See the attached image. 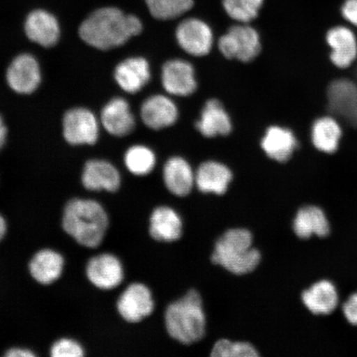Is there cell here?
<instances>
[{"instance_id": "obj_1", "label": "cell", "mask_w": 357, "mask_h": 357, "mask_svg": "<svg viewBox=\"0 0 357 357\" xmlns=\"http://www.w3.org/2000/svg\"><path fill=\"white\" fill-rule=\"evenodd\" d=\"M142 31V24L137 17L109 7L91 13L80 25L79 33L89 46L107 51L123 46Z\"/></svg>"}, {"instance_id": "obj_2", "label": "cell", "mask_w": 357, "mask_h": 357, "mask_svg": "<svg viewBox=\"0 0 357 357\" xmlns=\"http://www.w3.org/2000/svg\"><path fill=\"white\" fill-rule=\"evenodd\" d=\"M62 227L78 244L96 248L104 240L109 220L104 207L93 199H73L66 204Z\"/></svg>"}, {"instance_id": "obj_3", "label": "cell", "mask_w": 357, "mask_h": 357, "mask_svg": "<svg viewBox=\"0 0 357 357\" xmlns=\"http://www.w3.org/2000/svg\"><path fill=\"white\" fill-rule=\"evenodd\" d=\"M165 322L169 336L183 344H192L204 337L206 330L203 301L200 294L191 289L180 300L167 307Z\"/></svg>"}, {"instance_id": "obj_4", "label": "cell", "mask_w": 357, "mask_h": 357, "mask_svg": "<svg viewBox=\"0 0 357 357\" xmlns=\"http://www.w3.org/2000/svg\"><path fill=\"white\" fill-rule=\"evenodd\" d=\"M261 253L253 248L251 231L234 229L225 231L214 245L212 261L234 275L251 273L260 264Z\"/></svg>"}, {"instance_id": "obj_5", "label": "cell", "mask_w": 357, "mask_h": 357, "mask_svg": "<svg viewBox=\"0 0 357 357\" xmlns=\"http://www.w3.org/2000/svg\"><path fill=\"white\" fill-rule=\"evenodd\" d=\"M327 114L342 128H357V83L342 75L332 80L327 89Z\"/></svg>"}, {"instance_id": "obj_6", "label": "cell", "mask_w": 357, "mask_h": 357, "mask_svg": "<svg viewBox=\"0 0 357 357\" xmlns=\"http://www.w3.org/2000/svg\"><path fill=\"white\" fill-rule=\"evenodd\" d=\"M218 48L227 59L252 61L260 54L261 39L256 29L245 24L231 26L222 36Z\"/></svg>"}, {"instance_id": "obj_7", "label": "cell", "mask_w": 357, "mask_h": 357, "mask_svg": "<svg viewBox=\"0 0 357 357\" xmlns=\"http://www.w3.org/2000/svg\"><path fill=\"white\" fill-rule=\"evenodd\" d=\"M63 136L70 145H93L99 139V122L86 108H74L64 115Z\"/></svg>"}, {"instance_id": "obj_8", "label": "cell", "mask_w": 357, "mask_h": 357, "mask_svg": "<svg viewBox=\"0 0 357 357\" xmlns=\"http://www.w3.org/2000/svg\"><path fill=\"white\" fill-rule=\"evenodd\" d=\"M326 43L330 48V60L341 70L349 68L357 59V36L347 24L331 26L326 33Z\"/></svg>"}, {"instance_id": "obj_9", "label": "cell", "mask_w": 357, "mask_h": 357, "mask_svg": "<svg viewBox=\"0 0 357 357\" xmlns=\"http://www.w3.org/2000/svg\"><path fill=\"white\" fill-rule=\"evenodd\" d=\"M154 305L151 290L141 283L128 285L117 302L119 314L131 324L139 323L153 314Z\"/></svg>"}, {"instance_id": "obj_10", "label": "cell", "mask_w": 357, "mask_h": 357, "mask_svg": "<svg viewBox=\"0 0 357 357\" xmlns=\"http://www.w3.org/2000/svg\"><path fill=\"white\" fill-rule=\"evenodd\" d=\"M176 40L180 47L194 56H204L211 52L213 35L211 26L198 19H188L177 26Z\"/></svg>"}, {"instance_id": "obj_11", "label": "cell", "mask_w": 357, "mask_h": 357, "mask_svg": "<svg viewBox=\"0 0 357 357\" xmlns=\"http://www.w3.org/2000/svg\"><path fill=\"white\" fill-rule=\"evenodd\" d=\"M8 86L17 93L29 95L41 84V69L36 58L30 54H22L13 60L7 70Z\"/></svg>"}, {"instance_id": "obj_12", "label": "cell", "mask_w": 357, "mask_h": 357, "mask_svg": "<svg viewBox=\"0 0 357 357\" xmlns=\"http://www.w3.org/2000/svg\"><path fill=\"white\" fill-rule=\"evenodd\" d=\"M86 275L98 289L110 290L123 282L124 270L117 257L111 253H102L91 257L88 261Z\"/></svg>"}, {"instance_id": "obj_13", "label": "cell", "mask_w": 357, "mask_h": 357, "mask_svg": "<svg viewBox=\"0 0 357 357\" xmlns=\"http://www.w3.org/2000/svg\"><path fill=\"white\" fill-rule=\"evenodd\" d=\"M195 69L190 62L175 59L166 62L162 67V83L169 95L185 97L197 89Z\"/></svg>"}, {"instance_id": "obj_14", "label": "cell", "mask_w": 357, "mask_h": 357, "mask_svg": "<svg viewBox=\"0 0 357 357\" xmlns=\"http://www.w3.org/2000/svg\"><path fill=\"white\" fill-rule=\"evenodd\" d=\"M301 142L296 132L289 128L271 126L261 140V147L268 158L280 163L291 160L300 149Z\"/></svg>"}, {"instance_id": "obj_15", "label": "cell", "mask_w": 357, "mask_h": 357, "mask_svg": "<svg viewBox=\"0 0 357 357\" xmlns=\"http://www.w3.org/2000/svg\"><path fill=\"white\" fill-rule=\"evenodd\" d=\"M82 185L91 191L115 192L121 185V176L114 165L102 160H91L84 165Z\"/></svg>"}, {"instance_id": "obj_16", "label": "cell", "mask_w": 357, "mask_h": 357, "mask_svg": "<svg viewBox=\"0 0 357 357\" xmlns=\"http://www.w3.org/2000/svg\"><path fill=\"white\" fill-rule=\"evenodd\" d=\"M114 79L125 92H139L150 82L149 61L140 56L128 58L116 66Z\"/></svg>"}, {"instance_id": "obj_17", "label": "cell", "mask_w": 357, "mask_h": 357, "mask_svg": "<svg viewBox=\"0 0 357 357\" xmlns=\"http://www.w3.org/2000/svg\"><path fill=\"white\" fill-rule=\"evenodd\" d=\"M142 122L153 130L172 126L177 121V107L171 99L162 95L147 98L141 107Z\"/></svg>"}, {"instance_id": "obj_18", "label": "cell", "mask_w": 357, "mask_h": 357, "mask_svg": "<svg viewBox=\"0 0 357 357\" xmlns=\"http://www.w3.org/2000/svg\"><path fill=\"white\" fill-rule=\"evenodd\" d=\"M101 123L105 130L115 137L127 136L136 126L130 106L119 97L112 99L102 109Z\"/></svg>"}, {"instance_id": "obj_19", "label": "cell", "mask_w": 357, "mask_h": 357, "mask_svg": "<svg viewBox=\"0 0 357 357\" xmlns=\"http://www.w3.org/2000/svg\"><path fill=\"white\" fill-rule=\"evenodd\" d=\"M24 26L26 37L40 46L52 47L59 41L60 26L50 13L38 10L29 13Z\"/></svg>"}, {"instance_id": "obj_20", "label": "cell", "mask_w": 357, "mask_h": 357, "mask_svg": "<svg viewBox=\"0 0 357 357\" xmlns=\"http://www.w3.org/2000/svg\"><path fill=\"white\" fill-rule=\"evenodd\" d=\"M343 135L340 123L331 115L317 118L312 123L310 137L316 150L325 154H334L339 149Z\"/></svg>"}, {"instance_id": "obj_21", "label": "cell", "mask_w": 357, "mask_h": 357, "mask_svg": "<svg viewBox=\"0 0 357 357\" xmlns=\"http://www.w3.org/2000/svg\"><path fill=\"white\" fill-rule=\"evenodd\" d=\"M233 180L230 169L220 162H204L195 173V185L203 193L225 195Z\"/></svg>"}, {"instance_id": "obj_22", "label": "cell", "mask_w": 357, "mask_h": 357, "mask_svg": "<svg viewBox=\"0 0 357 357\" xmlns=\"http://www.w3.org/2000/svg\"><path fill=\"white\" fill-rule=\"evenodd\" d=\"M64 257L52 249H43L35 254L29 265L32 278L38 283L51 284L59 280L63 273Z\"/></svg>"}, {"instance_id": "obj_23", "label": "cell", "mask_w": 357, "mask_h": 357, "mask_svg": "<svg viewBox=\"0 0 357 357\" xmlns=\"http://www.w3.org/2000/svg\"><path fill=\"white\" fill-rule=\"evenodd\" d=\"M149 233L158 242H175L181 238L183 233L181 218L172 208H156L150 218Z\"/></svg>"}, {"instance_id": "obj_24", "label": "cell", "mask_w": 357, "mask_h": 357, "mask_svg": "<svg viewBox=\"0 0 357 357\" xmlns=\"http://www.w3.org/2000/svg\"><path fill=\"white\" fill-rule=\"evenodd\" d=\"M163 178L168 190L180 197L188 195L195 185V173L190 165L178 156L167 160L163 169Z\"/></svg>"}, {"instance_id": "obj_25", "label": "cell", "mask_w": 357, "mask_h": 357, "mask_svg": "<svg viewBox=\"0 0 357 357\" xmlns=\"http://www.w3.org/2000/svg\"><path fill=\"white\" fill-rule=\"evenodd\" d=\"M302 301L312 314L328 315L336 310L338 294L335 285L329 280H320L302 294Z\"/></svg>"}, {"instance_id": "obj_26", "label": "cell", "mask_w": 357, "mask_h": 357, "mask_svg": "<svg viewBox=\"0 0 357 357\" xmlns=\"http://www.w3.org/2000/svg\"><path fill=\"white\" fill-rule=\"evenodd\" d=\"M195 126L206 137L227 136L231 131L229 115L217 100H211L206 102Z\"/></svg>"}, {"instance_id": "obj_27", "label": "cell", "mask_w": 357, "mask_h": 357, "mask_svg": "<svg viewBox=\"0 0 357 357\" xmlns=\"http://www.w3.org/2000/svg\"><path fill=\"white\" fill-rule=\"evenodd\" d=\"M294 234L298 238L307 239L312 236L320 238L330 233V225L325 213L317 206H305L298 211L293 223Z\"/></svg>"}, {"instance_id": "obj_28", "label": "cell", "mask_w": 357, "mask_h": 357, "mask_svg": "<svg viewBox=\"0 0 357 357\" xmlns=\"http://www.w3.org/2000/svg\"><path fill=\"white\" fill-rule=\"evenodd\" d=\"M155 155L149 147L132 146L125 153L124 162L129 172L135 176H146L155 166Z\"/></svg>"}, {"instance_id": "obj_29", "label": "cell", "mask_w": 357, "mask_h": 357, "mask_svg": "<svg viewBox=\"0 0 357 357\" xmlns=\"http://www.w3.org/2000/svg\"><path fill=\"white\" fill-rule=\"evenodd\" d=\"M151 15L160 20L176 19L193 7L194 0H146Z\"/></svg>"}, {"instance_id": "obj_30", "label": "cell", "mask_w": 357, "mask_h": 357, "mask_svg": "<svg viewBox=\"0 0 357 357\" xmlns=\"http://www.w3.org/2000/svg\"><path fill=\"white\" fill-rule=\"evenodd\" d=\"M264 0H222V6L231 19L248 24L256 19Z\"/></svg>"}, {"instance_id": "obj_31", "label": "cell", "mask_w": 357, "mask_h": 357, "mask_svg": "<svg viewBox=\"0 0 357 357\" xmlns=\"http://www.w3.org/2000/svg\"><path fill=\"white\" fill-rule=\"evenodd\" d=\"M211 356L213 357H257L259 354L255 347L249 342H231L220 339L214 344Z\"/></svg>"}, {"instance_id": "obj_32", "label": "cell", "mask_w": 357, "mask_h": 357, "mask_svg": "<svg viewBox=\"0 0 357 357\" xmlns=\"http://www.w3.org/2000/svg\"><path fill=\"white\" fill-rule=\"evenodd\" d=\"M50 355L52 357H82L84 350L77 341L70 338H61L53 343Z\"/></svg>"}, {"instance_id": "obj_33", "label": "cell", "mask_w": 357, "mask_h": 357, "mask_svg": "<svg viewBox=\"0 0 357 357\" xmlns=\"http://www.w3.org/2000/svg\"><path fill=\"white\" fill-rule=\"evenodd\" d=\"M340 13L347 25L357 29V0H345Z\"/></svg>"}, {"instance_id": "obj_34", "label": "cell", "mask_w": 357, "mask_h": 357, "mask_svg": "<svg viewBox=\"0 0 357 357\" xmlns=\"http://www.w3.org/2000/svg\"><path fill=\"white\" fill-rule=\"evenodd\" d=\"M342 310L348 322L357 326V292L348 298L343 305Z\"/></svg>"}, {"instance_id": "obj_35", "label": "cell", "mask_w": 357, "mask_h": 357, "mask_svg": "<svg viewBox=\"0 0 357 357\" xmlns=\"http://www.w3.org/2000/svg\"><path fill=\"white\" fill-rule=\"evenodd\" d=\"M6 357H35L34 352L26 348L13 347L8 350L4 354Z\"/></svg>"}, {"instance_id": "obj_36", "label": "cell", "mask_w": 357, "mask_h": 357, "mask_svg": "<svg viewBox=\"0 0 357 357\" xmlns=\"http://www.w3.org/2000/svg\"><path fill=\"white\" fill-rule=\"evenodd\" d=\"M7 134L8 130L6 125L4 123L1 116H0V150H1L4 144H6Z\"/></svg>"}, {"instance_id": "obj_37", "label": "cell", "mask_w": 357, "mask_h": 357, "mask_svg": "<svg viewBox=\"0 0 357 357\" xmlns=\"http://www.w3.org/2000/svg\"><path fill=\"white\" fill-rule=\"evenodd\" d=\"M7 233V223L4 218L0 214V241H1Z\"/></svg>"}]
</instances>
